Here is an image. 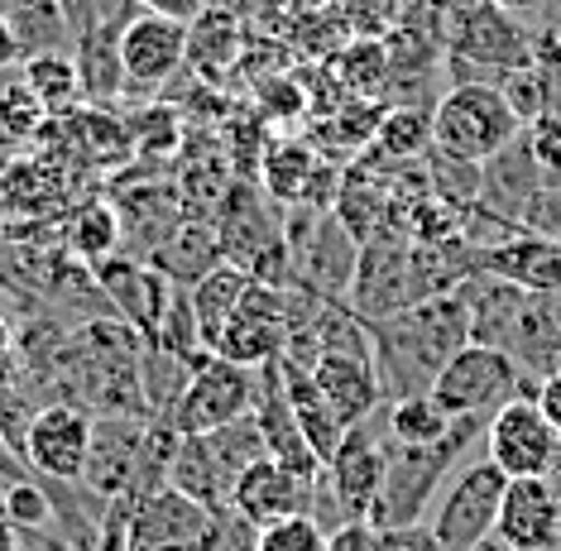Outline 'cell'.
<instances>
[{"mask_svg":"<svg viewBox=\"0 0 561 551\" xmlns=\"http://www.w3.org/2000/svg\"><path fill=\"white\" fill-rule=\"evenodd\" d=\"M375 341V379L385 403L408 399V393H432V379L461 345H470V288L442 292L403 307L399 317L369 326Z\"/></svg>","mask_w":561,"mask_h":551,"instance_id":"1","label":"cell"},{"mask_svg":"<svg viewBox=\"0 0 561 551\" xmlns=\"http://www.w3.org/2000/svg\"><path fill=\"white\" fill-rule=\"evenodd\" d=\"M484 427H490V417H456L451 432L432 446H389L385 484H379L369 528L423 523L432 498H437L446 490V480L461 470L466 451H484Z\"/></svg>","mask_w":561,"mask_h":551,"instance_id":"2","label":"cell"},{"mask_svg":"<svg viewBox=\"0 0 561 551\" xmlns=\"http://www.w3.org/2000/svg\"><path fill=\"white\" fill-rule=\"evenodd\" d=\"M523 135V120L494 82H456L432 106V149L466 163H490Z\"/></svg>","mask_w":561,"mask_h":551,"instance_id":"3","label":"cell"},{"mask_svg":"<svg viewBox=\"0 0 561 551\" xmlns=\"http://www.w3.org/2000/svg\"><path fill=\"white\" fill-rule=\"evenodd\" d=\"M432 399L451 417H494L514 399H538V379L523 375L504 351L470 341L432 379Z\"/></svg>","mask_w":561,"mask_h":551,"instance_id":"4","label":"cell"},{"mask_svg":"<svg viewBox=\"0 0 561 551\" xmlns=\"http://www.w3.org/2000/svg\"><path fill=\"white\" fill-rule=\"evenodd\" d=\"M346 307L369 326L413 307V236H408L403 207H393L389 221L379 226V236H369L360 245Z\"/></svg>","mask_w":561,"mask_h":551,"instance_id":"5","label":"cell"},{"mask_svg":"<svg viewBox=\"0 0 561 551\" xmlns=\"http://www.w3.org/2000/svg\"><path fill=\"white\" fill-rule=\"evenodd\" d=\"M504 484L508 475L494 466L490 456L461 466L446 490L432 498L427 508V528L442 542V551H476L480 542L494 537V523H500V504H504Z\"/></svg>","mask_w":561,"mask_h":551,"instance_id":"6","label":"cell"},{"mask_svg":"<svg viewBox=\"0 0 561 551\" xmlns=\"http://www.w3.org/2000/svg\"><path fill=\"white\" fill-rule=\"evenodd\" d=\"M250 413H254V369L221 360V355H207L163 417H169L183 437H202V432H216V427H226V422H240Z\"/></svg>","mask_w":561,"mask_h":551,"instance_id":"7","label":"cell"},{"mask_svg":"<svg viewBox=\"0 0 561 551\" xmlns=\"http://www.w3.org/2000/svg\"><path fill=\"white\" fill-rule=\"evenodd\" d=\"M92 427L96 413H87L82 403H44L30 417L24 432V466L39 480H58V484H82L87 475V456H92Z\"/></svg>","mask_w":561,"mask_h":551,"instance_id":"8","label":"cell"},{"mask_svg":"<svg viewBox=\"0 0 561 551\" xmlns=\"http://www.w3.org/2000/svg\"><path fill=\"white\" fill-rule=\"evenodd\" d=\"M484 456H490L508 480L552 475L561 466V432L547 422L538 399H514L484 427Z\"/></svg>","mask_w":561,"mask_h":551,"instance_id":"9","label":"cell"},{"mask_svg":"<svg viewBox=\"0 0 561 551\" xmlns=\"http://www.w3.org/2000/svg\"><path fill=\"white\" fill-rule=\"evenodd\" d=\"M187 68V24L159 10H135L121 30V72L125 92H159Z\"/></svg>","mask_w":561,"mask_h":551,"instance_id":"10","label":"cell"},{"mask_svg":"<svg viewBox=\"0 0 561 551\" xmlns=\"http://www.w3.org/2000/svg\"><path fill=\"white\" fill-rule=\"evenodd\" d=\"M385 407V403H379ZM385 460H389V432H385V413H369L365 422L346 427L336 456L327 460L331 490H336L341 508H346L351 523H369L375 514L379 484H385Z\"/></svg>","mask_w":561,"mask_h":551,"instance_id":"11","label":"cell"},{"mask_svg":"<svg viewBox=\"0 0 561 551\" xmlns=\"http://www.w3.org/2000/svg\"><path fill=\"white\" fill-rule=\"evenodd\" d=\"M92 278H96V288H101V298H106L111 312H116L121 322H130L145 341L159 331L163 312H169V302L178 292V284L159 264L139 260V254H125V250L111 254V260H101L92 268Z\"/></svg>","mask_w":561,"mask_h":551,"instance_id":"12","label":"cell"},{"mask_svg":"<svg viewBox=\"0 0 561 551\" xmlns=\"http://www.w3.org/2000/svg\"><path fill=\"white\" fill-rule=\"evenodd\" d=\"M284 341H288V288L254 278L236 307V317L226 322L221 341H216V355L245 369H260L284 355Z\"/></svg>","mask_w":561,"mask_h":551,"instance_id":"13","label":"cell"},{"mask_svg":"<svg viewBox=\"0 0 561 551\" xmlns=\"http://www.w3.org/2000/svg\"><path fill=\"white\" fill-rule=\"evenodd\" d=\"M446 54L451 62H484V68H528L533 62V38L518 30V20L508 15L494 0H480V5H466L461 15L446 30Z\"/></svg>","mask_w":561,"mask_h":551,"instance_id":"14","label":"cell"},{"mask_svg":"<svg viewBox=\"0 0 561 551\" xmlns=\"http://www.w3.org/2000/svg\"><path fill=\"white\" fill-rule=\"evenodd\" d=\"M216 230H221L226 260L254 268L270 250L284 245V221H278V202L254 177H236L226 187L221 207H216Z\"/></svg>","mask_w":561,"mask_h":551,"instance_id":"15","label":"cell"},{"mask_svg":"<svg viewBox=\"0 0 561 551\" xmlns=\"http://www.w3.org/2000/svg\"><path fill=\"white\" fill-rule=\"evenodd\" d=\"M494 537L508 551H557L561 547V490L547 475L508 480Z\"/></svg>","mask_w":561,"mask_h":551,"instance_id":"16","label":"cell"},{"mask_svg":"<svg viewBox=\"0 0 561 551\" xmlns=\"http://www.w3.org/2000/svg\"><path fill=\"white\" fill-rule=\"evenodd\" d=\"M145 432L149 417H130V413H101L92 427V456H87V475L82 484L96 498H121L135 490L139 480V456H145Z\"/></svg>","mask_w":561,"mask_h":551,"instance_id":"17","label":"cell"},{"mask_svg":"<svg viewBox=\"0 0 561 551\" xmlns=\"http://www.w3.org/2000/svg\"><path fill=\"white\" fill-rule=\"evenodd\" d=\"M312 484L317 480H302L298 470H288L284 460L274 456H260L254 466L240 470L236 490H231V514L250 528H264L274 518H288V514H308L312 508Z\"/></svg>","mask_w":561,"mask_h":551,"instance_id":"18","label":"cell"},{"mask_svg":"<svg viewBox=\"0 0 561 551\" xmlns=\"http://www.w3.org/2000/svg\"><path fill=\"white\" fill-rule=\"evenodd\" d=\"M480 274L518 284L528 292H561V236L518 230L514 240L480 254Z\"/></svg>","mask_w":561,"mask_h":551,"instance_id":"19","label":"cell"},{"mask_svg":"<svg viewBox=\"0 0 561 551\" xmlns=\"http://www.w3.org/2000/svg\"><path fill=\"white\" fill-rule=\"evenodd\" d=\"M336 221L351 230L355 240L379 236V226L393 211V183H389V163H379L375 153H360L351 169H341V187H336Z\"/></svg>","mask_w":561,"mask_h":551,"instance_id":"20","label":"cell"},{"mask_svg":"<svg viewBox=\"0 0 561 551\" xmlns=\"http://www.w3.org/2000/svg\"><path fill=\"white\" fill-rule=\"evenodd\" d=\"M221 260H226L221 230H216L211 216H183V221L154 245V254H149V264H159L178 288H193L197 278L211 274Z\"/></svg>","mask_w":561,"mask_h":551,"instance_id":"21","label":"cell"},{"mask_svg":"<svg viewBox=\"0 0 561 551\" xmlns=\"http://www.w3.org/2000/svg\"><path fill=\"white\" fill-rule=\"evenodd\" d=\"M68 197V173L58 159L34 153V159H15L0 169V216H48Z\"/></svg>","mask_w":561,"mask_h":551,"instance_id":"22","label":"cell"},{"mask_svg":"<svg viewBox=\"0 0 561 551\" xmlns=\"http://www.w3.org/2000/svg\"><path fill=\"white\" fill-rule=\"evenodd\" d=\"M312 379H317V389H322V399L331 403V413L346 422V427L365 422L369 413H379V403H385L375 365L355 360V355H322L312 369Z\"/></svg>","mask_w":561,"mask_h":551,"instance_id":"23","label":"cell"},{"mask_svg":"<svg viewBox=\"0 0 561 551\" xmlns=\"http://www.w3.org/2000/svg\"><path fill=\"white\" fill-rule=\"evenodd\" d=\"M254 284V274L245 264L236 260H221L211 268V274H202L193 288H187V298H193V317H197V331H202V345L216 355V341H221L226 322L236 317L240 298H245V288Z\"/></svg>","mask_w":561,"mask_h":551,"instance_id":"24","label":"cell"},{"mask_svg":"<svg viewBox=\"0 0 561 551\" xmlns=\"http://www.w3.org/2000/svg\"><path fill=\"white\" fill-rule=\"evenodd\" d=\"M284 365V360H278ZM284 389H288V403H293V417H298V432L308 437V446L317 451V460L336 456L341 437H346V422L331 413V403L322 399V389H317L312 369H298V365H284Z\"/></svg>","mask_w":561,"mask_h":551,"instance_id":"25","label":"cell"},{"mask_svg":"<svg viewBox=\"0 0 561 551\" xmlns=\"http://www.w3.org/2000/svg\"><path fill=\"white\" fill-rule=\"evenodd\" d=\"M317 163H322V153H317L312 139H298V135H274L270 145H264V159H260V187L270 192L278 207H293V202L302 197V187L312 183Z\"/></svg>","mask_w":561,"mask_h":551,"instance_id":"26","label":"cell"},{"mask_svg":"<svg viewBox=\"0 0 561 551\" xmlns=\"http://www.w3.org/2000/svg\"><path fill=\"white\" fill-rule=\"evenodd\" d=\"M236 58H240L236 15L221 10V5H207L193 24H187V68L211 87L216 77H226V68H236Z\"/></svg>","mask_w":561,"mask_h":551,"instance_id":"27","label":"cell"},{"mask_svg":"<svg viewBox=\"0 0 561 551\" xmlns=\"http://www.w3.org/2000/svg\"><path fill=\"white\" fill-rule=\"evenodd\" d=\"M62 245L68 254L87 268H96L101 260H111V254L125 250V226H121V211L116 202H82L78 211L62 221Z\"/></svg>","mask_w":561,"mask_h":551,"instance_id":"28","label":"cell"},{"mask_svg":"<svg viewBox=\"0 0 561 551\" xmlns=\"http://www.w3.org/2000/svg\"><path fill=\"white\" fill-rule=\"evenodd\" d=\"M20 77L34 96L48 106V115H62L72 106H82V72H78V58L62 54V48H39L20 62Z\"/></svg>","mask_w":561,"mask_h":551,"instance_id":"29","label":"cell"},{"mask_svg":"<svg viewBox=\"0 0 561 551\" xmlns=\"http://www.w3.org/2000/svg\"><path fill=\"white\" fill-rule=\"evenodd\" d=\"M432 149V111L427 106H393L385 111L375 139H369V153L379 163H408V159H423Z\"/></svg>","mask_w":561,"mask_h":551,"instance_id":"30","label":"cell"},{"mask_svg":"<svg viewBox=\"0 0 561 551\" xmlns=\"http://www.w3.org/2000/svg\"><path fill=\"white\" fill-rule=\"evenodd\" d=\"M385 413V432L389 446H432L451 432V413H442V403L432 393H408V399H393L379 407Z\"/></svg>","mask_w":561,"mask_h":551,"instance_id":"31","label":"cell"},{"mask_svg":"<svg viewBox=\"0 0 561 551\" xmlns=\"http://www.w3.org/2000/svg\"><path fill=\"white\" fill-rule=\"evenodd\" d=\"M389 77H393V54L379 38H355L336 54V82L351 96H379Z\"/></svg>","mask_w":561,"mask_h":551,"instance_id":"32","label":"cell"},{"mask_svg":"<svg viewBox=\"0 0 561 551\" xmlns=\"http://www.w3.org/2000/svg\"><path fill=\"white\" fill-rule=\"evenodd\" d=\"M0 514L15 523L20 532H48L54 537V494H48V480L30 475L0 484Z\"/></svg>","mask_w":561,"mask_h":551,"instance_id":"33","label":"cell"},{"mask_svg":"<svg viewBox=\"0 0 561 551\" xmlns=\"http://www.w3.org/2000/svg\"><path fill=\"white\" fill-rule=\"evenodd\" d=\"M44 125H48V106L24 87V77L20 82H0V135L10 145H34L44 135Z\"/></svg>","mask_w":561,"mask_h":551,"instance_id":"34","label":"cell"},{"mask_svg":"<svg viewBox=\"0 0 561 551\" xmlns=\"http://www.w3.org/2000/svg\"><path fill=\"white\" fill-rule=\"evenodd\" d=\"M125 125H130L135 153H149V159L178 153V145H183V115H178V106H169V101H149V106Z\"/></svg>","mask_w":561,"mask_h":551,"instance_id":"35","label":"cell"},{"mask_svg":"<svg viewBox=\"0 0 561 551\" xmlns=\"http://www.w3.org/2000/svg\"><path fill=\"white\" fill-rule=\"evenodd\" d=\"M331 532L312 514H288L254 528V551H327Z\"/></svg>","mask_w":561,"mask_h":551,"instance_id":"36","label":"cell"},{"mask_svg":"<svg viewBox=\"0 0 561 551\" xmlns=\"http://www.w3.org/2000/svg\"><path fill=\"white\" fill-rule=\"evenodd\" d=\"M500 92H504V101L514 106V115H518L523 125H533L547 106H552V82H547V68H542V62H528V68L504 72Z\"/></svg>","mask_w":561,"mask_h":551,"instance_id":"37","label":"cell"},{"mask_svg":"<svg viewBox=\"0 0 561 551\" xmlns=\"http://www.w3.org/2000/svg\"><path fill=\"white\" fill-rule=\"evenodd\" d=\"M523 145L538 163L542 183H561V111H542L533 125H523Z\"/></svg>","mask_w":561,"mask_h":551,"instance_id":"38","label":"cell"},{"mask_svg":"<svg viewBox=\"0 0 561 551\" xmlns=\"http://www.w3.org/2000/svg\"><path fill=\"white\" fill-rule=\"evenodd\" d=\"M375 551H442V542L432 537L427 523H403V528H379Z\"/></svg>","mask_w":561,"mask_h":551,"instance_id":"39","label":"cell"},{"mask_svg":"<svg viewBox=\"0 0 561 551\" xmlns=\"http://www.w3.org/2000/svg\"><path fill=\"white\" fill-rule=\"evenodd\" d=\"M24 383H30V379H24L20 355H15V351H10V355H0V413H5V407L15 403V399H24V393H30V389H24Z\"/></svg>","mask_w":561,"mask_h":551,"instance_id":"40","label":"cell"},{"mask_svg":"<svg viewBox=\"0 0 561 551\" xmlns=\"http://www.w3.org/2000/svg\"><path fill=\"white\" fill-rule=\"evenodd\" d=\"M375 547H379V528H369V523H346V528L331 532L327 551H375Z\"/></svg>","mask_w":561,"mask_h":551,"instance_id":"41","label":"cell"},{"mask_svg":"<svg viewBox=\"0 0 561 551\" xmlns=\"http://www.w3.org/2000/svg\"><path fill=\"white\" fill-rule=\"evenodd\" d=\"M15 62H24V44L15 34V24H10V15H0V72L15 68Z\"/></svg>","mask_w":561,"mask_h":551,"instance_id":"42","label":"cell"},{"mask_svg":"<svg viewBox=\"0 0 561 551\" xmlns=\"http://www.w3.org/2000/svg\"><path fill=\"white\" fill-rule=\"evenodd\" d=\"M538 407L547 413V422L561 432V375H552V379H542L538 383Z\"/></svg>","mask_w":561,"mask_h":551,"instance_id":"43","label":"cell"},{"mask_svg":"<svg viewBox=\"0 0 561 551\" xmlns=\"http://www.w3.org/2000/svg\"><path fill=\"white\" fill-rule=\"evenodd\" d=\"M149 10H159V15H173V20L193 24L202 10H207V0H149Z\"/></svg>","mask_w":561,"mask_h":551,"instance_id":"44","label":"cell"},{"mask_svg":"<svg viewBox=\"0 0 561 551\" xmlns=\"http://www.w3.org/2000/svg\"><path fill=\"white\" fill-rule=\"evenodd\" d=\"M20 475H30V466H24V456L10 446V437L0 432V484H10V480H20Z\"/></svg>","mask_w":561,"mask_h":551,"instance_id":"45","label":"cell"},{"mask_svg":"<svg viewBox=\"0 0 561 551\" xmlns=\"http://www.w3.org/2000/svg\"><path fill=\"white\" fill-rule=\"evenodd\" d=\"M0 551H24V532L5 514H0Z\"/></svg>","mask_w":561,"mask_h":551,"instance_id":"46","label":"cell"},{"mask_svg":"<svg viewBox=\"0 0 561 551\" xmlns=\"http://www.w3.org/2000/svg\"><path fill=\"white\" fill-rule=\"evenodd\" d=\"M494 5H504L508 15H518V10H523V15H538V10L547 5V0H494Z\"/></svg>","mask_w":561,"mask_h":551,"instance_id":"47","label":"cell"},{"mask_svg":"<svg viewBox=\"0 0 561 551\" xmlns=\"http://www.w3.org/2000/svg\"><path fill=\"white\" fill-rule=\"evenodd\" d=\"M10 351H15V322L0 317V355H10Z\"/></svg>","mask_w":561,"mask_h":551,"instance_id":"48","label":"cell"},{"mask_svg":"<svg viewBox=\"0 0 561 551\" xmlns=\"http://www.w3.org/2000/svg\"><path fill=\"white\" fill-rule=\"evenodd\" d=\"M139 5H149V0H139Z\"/></svg>","mask_w":561,"mask_h":551,"instance_id":"49","label":"cell"},{"mask_svg":"<svg viewBox=\"0 0 561 551\" xmlns=\"http://www.w3.org/2000/svg\"><path fill=\"white\" fill-rule=\"evenodd\" d=\"M557 551H561V547H557Z\"/></svg>","mask_w":561,"mask_h":551,"instance_id":"50","label":"cell"}]
</instances>
